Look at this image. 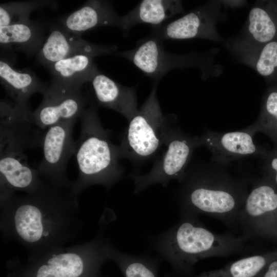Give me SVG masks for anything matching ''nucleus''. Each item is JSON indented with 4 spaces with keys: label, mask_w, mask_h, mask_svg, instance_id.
<instances>
[{
    "label": "nucleus",
    "mask_w": 277,
    "mask_h": 277,
    "mask_svg": "<svg viewBox=\"0 0 277 277\" xmlns=\"http://www.w3.org/2000/svg\"><path fill=\"white\" fill-rule=\"evenodd\" d=\"M78 194L45 180L33 192L17 195L1 188V228L4 235L21 243L27 261L65 246L81 229Z\"/></svg>",
    "instance_id": "obj_1"
},
{
    "label": "nucleus",
    "mask_w": 277,
    "mask_h": 277,
    "mask_svg": "<svg viewBox=\"0 0 277 277\" xmlns=\"http://www.w3.org/2000/svg\"><path fill=\"white\" fill-rule=\"evenodd\" d=\"M225 166L213 162L188 166L178 181L177 201L180 216L204 214L231 229L248 194L247 179L229 173Z\"/></svg>",
    "instance_id": "obj_2"
},
{
    "label": "nucleus",
    "mask_w": 277,
    "mask_h": 277,
    "mask_svg": "<svg viewBox=\"0 0 277 277\" xmlns=\"http://www.w3.org/2000/svg\"><path fill=\"white\" fill-rule=\"evenodd\" d=\"M198 217L181 216L176 224L152 240L154 249L169 263L177 276H192L194 265L202 259L226 256L248 250L246 240L242 237L231 232H212Z\"/></svg>",
    "instance_id": "obj_3"
},
{
    "label": "nucleus",
    "mask_w": 277,
    "mask_h": 277,
    "mask_svg": "<svg viewBox=\"0 0 277 277\" xmlns=\"http://www.w3.org/2000/svg\"><path fill=\"white\" fill-rule=\"evenodd\" d=\"M80 119L81 132L74 153L78 175L73 189L78 195L94 185L109 190L122 179L124 172L120 164L118 145L111 142L109 131L104 128L93 101Z\"/></svg>",
    "instance_id": "obj_4"
},
{
    "label": "nucleus",
    "mask_w": 277,
    "mask_h": 277,
    "mask_svg": "<svg viewBox=\"0 0 277 277\" xmlns=\"http://www.w3.org/2000/svg\"><path fill=\"white\" fill-rule=\"evenodd\" d=\"M105 224L86 243L53 248L35 259L7 264V277H103L110 242L104 236Z\"/></svg>",
    "instance_id": "obj_5"
},
{
    "label": "nucleus",
    "mask_w": 277,
    "mask_h": 277,
    "mask_svg": "<svg viewBox=\"0 0 277 277\" xmlns=\"http://www.w3.org/2000/svg\"><path fill=\"white\" fill-rule=\"evenodd\" d=\"M0 116L1 185L14 191L33 192L43 179L37 169L29 165L25 152L41 147L43 130L25 119Z\"/></svg>",
    "instance_id": "obj_6"
},
{
    "label": "nucleus",
    "mask_w": 277,
    "mask_h": 277,
    "mask_svg": "<svg viewBox=\"0 0 277 277\" xmlns=\"http://www.w3.org/2000/svg\"><path fill=\"white\" fill-rule=\"evenodd\" d=\"M158 81L137 113L128 122L118 145L121 157L135 164L150 160L165 146L176 125L174 114L164 115L156 96Z\"/></svg>",
    "instance_id": "obj_7"
},
{
    "label": "nucleus",
    "mask_w": 277,
    "mask_h": 277,
    "mask_svg": "<svg viewBox=\"0 0 277 277\" xmlns=\"http://www.w3.org/2000/svg\"><path fill=\"white\" fill-rule=\"evenodd\" d=\"M164 146L165 150L156 159L149 172L129 175L133 182L134 194L152 185L161 184L166 187L171 180L178 181L189 165L194 150L199 147V136H191L176 125Z\"/></svg>",
    "instance_id": "obj_8"
},
{
    "label": "nucleus",
    "mask_w": 277,
    "mask_h": 277,
    "mask_svg": "<svg viewBox=\"0 0 277 277\" xmlns=\"http://www.w3.org/2000/svg\"><path fill=\"white\" fill-rule=\"evenodd\" d=\"M116 56L131 62L144 74L154 81H160L170 71L190 67L206 68V59L196 53L174 54L165 50L163 42L150 34L137 42L135 47L116 51Z\"/></svg>",
    "instance_id": "obj_9"
},
{
    "label": "nucleus",
    "mask_w": 277,
    "mask_h": 277,
    "mask_svg": "<svg viewBox=\"0 0 277 277\" xmlns=\"http://www.w3.org/2000/svg\"><path fill=\"white\" fill-rule=\"evenodd\" d=\"M78 119L62 121L44 130L41 146L43 157L37 170L41 177L63 188H73L67 177V165L74 155L75 141L73 132Z\"/></svg>",
    "instance_id": "obj_10"
},
{
    "label": "nucleus",
    "mask_w": 277,
    "mask_h": 277,
    "mask_svg": "<svg viewBox=\"0 0 277 277\" xmlns=\"http://www.w3.org/2000/svg\"><path fill=\"white\" fill-rule=\"evenodd\" d=\"M82 89L52 79L32 113V123L45 130L62 121L80 118L89 102Z\"/></svg>",
    "instance_id": "obj_11"
},
{
    "label": "nucleus",
    "mask_w": 277,
    "mask_h": 277,
    "mask_svg": "<svg viewBox=\"0 0 277 277\" xmlns=\"http://www.w3.org/2000/svg\"><path fill=\"white\" fill-rule=\"evenodd\" d=\"M276 212L275 186L265 177L254 182L238 216L237 228L242 232L241 236L246 240L265 233Z\"/></svg>",
    "instance_id": "obj_12"
},
{
    "label": "nucleus",
    "mask_w": 277,
    "mask_h": 277,
    "mask_svg": "<svg viewBox=\"0 0 277 277\" xmlns=\"http://www.w3.org/2000/svg\"><path fill=\"white\" fill-rule=\"evenodd\" d=\"M116 45H100L84 39L70 33L60 24L50 28L48 37L36 54L37 61L44 67L58 61L78 54L95 57L116 52Z\"/></svg>",
    "instance_id": "obj_13"
},
{
    "label": "nucleus",
    "mask_w": 277,
    "mask_h": 277,
    "mask_svg": "<svg viewBox=\"0 0 277 277\" xmlns=\"http://www.w3.org/2000/svg\"><path fill=\"white\" fill-rule=\"evenodd\" d=\"M217 10H212L211 6H201L169 23L153 27L151 34L163 42L193 38L219 41L221 37L215 27Z\"/></svg>",
    "instance_id": "obj_14"
},
{
    "label": "nucleus",
    "mask_w": 277,
    "mask_h": 277,
    "mask_svg": "<svg viewBox=\"0 0 277 277\" xmlns=\"http://www.w3.org/2000/svg\"><path fill=\"white\" fill-rule=\"evenodd\" d=\"M253 136L246 129L229 132L208 130L199 136V146L207 147L211 152L212 162L223 166L246 156L263 159L268 150L255 145Z\"/></svg>",
    "instance_id": "obj_15"
},
{
    "label": "nucleus",
    "mask_w": 277,
    "mask_h": 277,
    "mask_svg": "<svg viewBox=\"0 0 277 277\" xmlns=\"http://www.w3.org/2000/svg\"><path fill=\"white\" fill-rule=\"evenodd\" d=\"M3 52L0 58V82L7 97L26 110H30L29 101L35 93L43 94L47 84L28 69L14 67V60Z\"/></svg>",
    "instance_id": "obj_16"
},
{
    "label": "nucleus",
    "mask_w": 277,
    "mask_h": 277,
    "mask_svg": "<svg viewBox=\"0 0 277 277\" xmlns=\"http://www.w3.org/2000/svg\"><path fill=\"white\" fill-rule=\"evenodd\" d=\"M99 106L114 110L129 122L138 111L136 89L126 87L110 78L98 69L90 82Z\"/></svg>",
    "instance_id": "obj_17"
},
{
    "label": "nucleus",
    "mask_w": 277,
    "mask_h": 277,
    "mask_svg": "<svg viewBox=\"0 0 277 277\" xmlns=\"http://www.w3.org/2000/svg\"><path fill=\"white\" fill-rule=\"evenodd\" d=\"M120 16L107 1L90 0L79 9L63 17L60 25L67 31L81 35L89 30L104 26L118 28Z\"/></svg>",
    "instance_id": "obj_18"
},
{
    "label": "nucleus",
    "mask_w": 277,
    "mask_h": 277,
    "mask_svg": "<svg viewBox=\"0 0 277 277\" xmlns=\"http://www.w3.org/2000/svg\"><path fill=\"white\" fill-rule=\"evenodd\" d=\"M45 41L44 27L36 21L0 27V46L3 52L18 51L29 57L36 55Z\"/></svg>",
    "instance_id": "obj_19"
},
{
    "label": "nucleus",
    "mask_w": 277,
    "mask_h": 277,
    "mask_svg": "<svg viewBox=\"0 0 277 277\" xmlns=\"http://www.w3.org/2000/svg\"><path fill=\"white\" fill-rule=\"evenodd\" d=\"M239 43L260 45L277 39V1H261L251 9Z\"/></svg>",
    "instance_id": "obj_20"
},
{
    "label": "nucleus",
    "mask_w": 277,
    "mask_h": 277,
    "mask_svg": "<svg viewBox=\"0 0 277 277\" xmlns=\"http://www.w3.org/2000/svg\"><path fill=\"white\" fill-rule=\"evenodd\" d=\"M184 12L182 3L177 0H144L126 14L120 16L118 28L125 32L134 26L147 24L156 27Z\"/></svg>",
    "instance_id": "obj_21"
},
{
    "label": "nucleus",
    "mask_w": 277,
    "mask_h": 277,
    "mask_svg": "<svg viewBox=\"0 0 277 277\" xmlns=\"http://www.w3.org/2000/svg\"><path fill=\"white\" fill-rule=\"evenodd\" d=\"M52 79L71 86L82 88L90 82L98 70L93 57L78 54L58 61L46 67Z\"/></svg>",
    "instance_id": "obj_22"
},
{
    "label": "nucleus",
    "mask_w": 277,
    "mask_h": 277,
    "mask_svg": "<svg viewBox=\"0 0 277 277\" xmlns=\"http://www.w3.org/2000/svg\"><path fill=\"white\" fill-rule=\"evenodd\" d=\"M242 61L270 82H277V39L260 45L237 42L234 45Z\"/></svg>",
    "instance_id": "obj_23"
},
{
    "label": "nucleus",
    "mask_w": 277,
    "mask_h": 277,
    "mask_svg": "<svg viewBox=\"0 0 277 277\" xmlns=\"http://www.w3.org/2000/svg\"><path fill=\"white\" fill-rule=\"evenodd\" d=\"M107 255L124 277H159V258L124 253L115 248L111 242L107 247Z\"/></svg>",
    "instance_id": "obj_24"
},
{
    "label": "nucleus",
    "mask_w": 277,
    "mask_h": 277,
    "mask_svg": "<svg viewBox=\"0 0 277 277\" xmlns=\"http://www.w3.org/2000/svg\"><path fill=\"white\" fill-rule=\"evenodd\" d=\"M275 257L256 254L241 259L218 269L207 271L195 277H255Z\"/></svg>",
    "instance_id": "obj_25"
},
{
    "label": "nucleus",
    "mask_w": 277,
    "mask_h": 277,
    "mask_svg": "<svg viewBox=\"0 0 277 277\" xmlns=\"http://www.w3.org/2000/svg\"><path fill=\"white\" fill-rule=\"evenodd\" d=\"M245 129L253 135L258 132L264 133L277 146V90L274 86L266 91L258 119Z\"/></svg>",
    "instance_id": "obj_26"
},
{
    "label": "nucleus",
    "mask_w": 277,
    "mask_h": 277,
    "mask_svg": "<svg viewBox=\"0 0 277 277\" xmlns=\"http://www.w3.org/2000/svg\"><path fill=\"white\" fill-rule=\"evenodd\" d=\"M46 7L56 9L57 2L51 0L11 2L0 4V27L31 20V13Z\"/></svg>",
    "instance_id": "obj_27"
},
{
    "label": "nucleus",
    "mask_w": 277,
    "mask_h": 277,
    "mask_svg": "<svg viewBox=\"0 0 277 277\" xmlns=\"http://www.w3.org/2000/svg\"><path fill=\"white\" fill-rule=\"evenodd\" d=\"M262 171L264 177L277 186V146L268 150L263 158Z\"/></svg>",
    "instance_id": "obj_28"
},
{
    "label": "nucleus",
    "mask_w": 277,
    "mask_h": 277,
    "mask_svg": "<svg viewBox=\"0 0 277 277\" xmlns=\"http://www.w3.org/2000/svg\"><path fill=\"white\" fill-rule=\"evenodd\" d=\"M255 277H277V259L270 262Z\"/></svg>",
    "instance_id": "obj_29"
},
{
    "label": "nucleus",
    "mask_w": 277,
    "mask_h": 277,
    "mask_svg": "<svg viewBox=\"0 0 277 277\" xmlns=\"http://www.w3.org/2000/svg\"><path fill=\"white\" fill-rule=\"evenodd\" d=\"M274 86L277 90V82L275 83V85H274Z\"/></svg>",
    "instance_id": "obj_30"
}]
</instances>
